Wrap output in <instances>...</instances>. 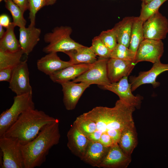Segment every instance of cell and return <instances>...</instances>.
I'll use <instances>...</instances> for the list:
<instances>
[{
    "instance_id": "1",
    "label": "cell",
    "mask_w": 168,
    "mask_h": 168,
    "mask_svg": "<svg viewBox=\"0 0 168 168\" xmlns=\"http://www.w3.org/2000/svg\"><path fill=\"white\" fill-rule=\"evenodd\" d=\"M135 109L119 99L112 108L97 106L82 115L95 123L96 131L101 136L109 135L116 144L124 130L135 125L133 114Z\"/></svg>"
},
{
    "instance_id": "2",
    "label": "cell",
    "mask_w": 168,
    "mask_h": 168,
    "mask_svg": "<svg viewBox=\"0 0 168 168\" xmlns=\"http://www.w3.org/2000/svg\"><path fill=\"white\" fill-rule=\"evenodd\" d=\"M59 123L56 119L46 124L34 139L21 145L25 168L39 167L45 162L50 149L59 142Z\"/></svg>"
},
{
    "instance_id": "3",
    "label": "cell",
    "mask_w": 168,
    "mask_h": 168,
    "mask_svg": "<svg viewBox=\"0 0 168 168\" xmlns=\"http://www.w3.org/2000/svg\"><path fill=\"white\" fill-rule=\"evenodd\" d=\"M56 119L43 111L29 110L19 116L4 136L14 138L21 145H25L34 139L45 125Z\"/></svg>"
},
{
    "instance_id": "4",
    "label": "cell",
    "mask_w": 168,
    "mask_h": 168,
    "mask_svg": "<svg viewBox=\"0 0 168 168\" xmlns=\"http://www.w3.org/2000/svg\"><path fill=\"white\" fill-rule=\"evenodd\" d=\"M72 32L70 27L61 26L56 27L51 32L46 33L44 40L49 44L43 48V52L47 54L58 52L65 53L83 46L71 38Z\"/></svg>"
},
{
    "instance_id": "5",
    "label": "cell",
    "mask_w": 168,
    "mask_h": 168,
    "mask_svg": "<svg viewBox=\"0 0 168 168\" xmlns=\"http://www.w3.org/2000/svg\"><path fill=\"white\" fill-rule=\"evenodd\" d=\"M11 106L3 111L0 115V137L4 136L8 129L17 120L23 112L35 109L32 93L17 96L13 98Z\"/></svg>"
},
{
    "instance_id": "6",
    "label": "cell",
    "mask_w": 168,
    "mask_h": 168,
    "mask_svg": "<svg viewBox=\"0 0 168 168\" xmlns=\"http://www.w3.org/2000/svg\"><path fill=\"white\" fill-rule=\"evenodd\" d=\"M0 168H25L21 145L17 140L4 136L0 137Z\"/></svg>"
},
{
    "instance_id": "7",
    "label": "cell",
    "mask_w": 168,
    "mask_h": 168,
    "mask_svg": "<svg viewBox=\"0 0 168 168\" xmlns=\"http://www.w3.org/2000/svg\"><path fill=\"white\" fill-rule=\"evenodd\" d=\"M108 59L99 57L91 68L72 81L76 82H85L91 85L97 84L99 86L110 84L111 82L107 69Z\"/></svg>"
},
{
    "instance_id": "8",
    "label": "cell",
    "mask_w": 168,
    "mask_h": 168,
    "mask_svg": "<svg viewBox=\"0 0 168 168\" xmlns=\"http://www.w3.org/2000/svg\"><path fill=\"white\" fill-rule=\"evenodd\" d=\"M164 52V45L162 40L144 39L136 52L134 63L147 61L154 63L160 60Z\"/></svg>"
},
{
    "instance_id": "9",
    "label": "cell",
    "mask_w": 168,
    "mask_h": 168,
    "mask_svg": "<svg viewBox=\"0 0 168 168\" xmlns=\"http://www.w3.org/2000/svg\"><path fill=\"white\" fill-rule=\"evenodd\" d=\"M143 30L144 39L164 40L168 33V20L158 11L143 22Z\"/></svg>"
},
{
    "instance_id": "10",
    "label": "cell",
    "mask_w": 168,
    "mask_h": 168,
    "mask_svg": "<svg viewBox=\"0 0 168 168\" xmlns=\"http://www.w3.org/2000/svg\"><path fill=\"white\" fill-rule=\"evenodd\" d=\"M9 88L17 96L32 93L27 59L21 61L14 68Z\"/></svg>"
},
{
    "instance_id": "11",
    "label": "cell",
    "mask_w": 168,
    "mask_h": 168,
    "mask_svg": "<svg viewBox=\"0 0 168 168\" xmlns=\"http://www.w3.org/2000/svg\"><path fill=\"white\" fill-rule=\"evenodd\" d=\"M128 77L125 76L117 82L99 87L114 93L118 96L119 99L126 104L139 109L143 97L140 95L135 96L133 94L131 84L128 82Z\"/></svg>"
},
{
    "instance_id": "12",
    "label": "cell",
    "mask_w": 168,
    "mask_h": 168,
    "mask_svg": "<svg viewBox=\"0 0 168 168\" xmlns=\"http://www.w3.org/2000/svg\"><path fill=\"white\" fill-rule=\"evenodd\" d=\"M166 71H168V63H162L160 60L154 63L149 70L140 72L137 76H130L129 81L132 91L144 84H151L154 88L158 86L160 83L156 81L157 77L161 73Z\"/></svg>"
},
{
    "instance_id": "13",
    "label": "cell",
    "mask_w": 168,
    "mask_h": 168,
    "mask_svg": "<svg viewBox=\"0 0 168 168\" xmlns=\"http://www.w3.org/2000/svg\"><path fill=\"white\" fill-rule=\"evenodd\" d=\"M63 93V101L66 110H72L75 109L80 97L90 84L85 82L76 83L68 81L60 84Z\"/></svg>"
},
{
    "instance_id": "14",
    "label": "cell",
    "mask_w": 168,
    "mask_h": 168,
    "mask_svg": "<svg viewBox=\"0 0 168 168\" xmlns=\"http://www.w3.org/2000/svg\"><path fill=\"white\" fill-rule=\"evenodd\" d=\"M131 161V156L125 154L117 143L110 148L99 167L126 168Z\"/></svg>"
},
{
    "instance_id": "15",
    "label": "cell",
    "mask_w": 168,
    "mask_h": 168,
    "mask_svg": "<svg viewBox=\"0 0 168 168\" xmlns=\"http://www.w3.org/2000/svg\"><path fill=\"white\" fill-rule=\"evenodd\" d=\"M135 64L130 60L109 58L107 63V69L108 77L110 82H117L124 77H128Z\"/></svg>"
},
{
    "instance_id": "16",
    "label": "cell",
    "mask_w": 168,
    "mask_h": 168,
    "mask_svg": "<svg viewBox=\"0 0 168 168\" xmlns=\"http://www.w3.org/2000/svg\"><path fill=\"white\" fill-rule=\"evenodd\" d=\"M67 136L68 147L74 154L81 159L85 153L90 140L73 124L68 132Z\"/></svg>"
},
{
    "instance_id": "17",
    "label": "cell",
    "mask_w": 168,
    "mask_h": 168,
    "mask_svg": "<svg viewBox=\"0 0 168 168\" xmlns=\"http://www.w3.org/2000/svg\"><path fill=\"white\" fill-rule=\"evenodd\" d=\"M19 42L24 54L28 55L40 40L41 29L35 26L29 25L19 28Z\"/></svg>"
},
{
    "instance_id": "18",
    "label": "cell",
    "mask_w": 168,
    "mask_h": 168,
    "mask_svg": "<svg viewBox=\"0 0 168 168\" xmlns=\"http://www.w3.org/2000/svg\"><path fill=\"white\" fill-rule=\"evenodd\" d=\"M72 65L69 61L61 59L55 52L47 54L37 62L38 69L49 76L57 71Z\"/></svg>"
},
{
    "instance_id": "19",
    "label": "cell",
    "mask_w": 168,
    "mask_h": 168,
    "mask_svg": "<svg viewBox=\"0 0 168 168\" xmlns=\"http://www.w3.org/2000/svg\"><path fill=\"white\" fill-rule=\"evenodd\" d=\"M93 63L73 64L54 72L49 77L53 82L60 84L77 77L91 68Z\"/></svg>"
},
{
    "instance_id": "20",
    "label": "cell",
    "mask_w": 168,
    "mask_h": 168,
    "mask_svg": "<svg viewBox=\"0 0 168 168\" xmlns=\"http://www.w3.org/2000/svg\"><path fill=\"white\" fill-rule=\"evenodd\" d=\"M110 147H106L99 142L90 140L85 153L81 160L93 166L99 167Z\"/></svg>"
},
{
    "instance_id": "21",
    "label": "cell",
    "mask_w": 168,
    "mask_h": 168,
    "mask_svg": "<svg viewBox=\"0 0 168 168\" xmlns=\"http://www.w3.org/2000/svg\"><path fill=\"white\" fill-rule=\"evenodd\" d=\"M135 18L133 16L125 17L115 25L113 28L118 43L129 47L132 26Z\"/></svg>"
},
{
    "instance_id": "22",
    "label": "cell",
    "mask_w": 168,
    "mask_h": 168,
    "mask_svg": "<svg viewBox=\"0 0 168 168\" xmlns=\"http://www.w3.org/2000/svg\"><path fill=\"white\" fill-rule=\"evenodd\" d=\"M64 53L69 57V61L73 64L82 63L92 64L97 60L96 55L90 47L84 46Z\"/></svg>"
},
{
    "instance_id": "23",
    "label": "cell",
    "mask_w": 168,
    "mask_h": 168,
    "mask_svg": "<svg viewBox=\"0 0 168 168\" xmlns=\"http://www.w3.org/2000/svg\"><path fill=\"white\" fill-rule=\"evenodd\" d=\"M138 143V134L134 125L126 128L122 132L118 144L125 154L131 156Z\"/></svg>"
},
{
    "instance_id": "24",
    "label": "cell",
    "mask_w": 168,
    "mask_h": 168,
    "mask_svg": "<svg viewBox=\"0 0 168 168\" xmlns=\"http://www.w3.org/2000/svg\"><path fill=\"white\" fill-rule=\"evenodd\" d=\"M15 26L11 22L3 36L0 39V50L15 52L21 50L19 41L14 33Z\"/></svg>"
},
{
    "instance_id": "25",
    "label": "cell",
    "mask_w": 168,
    "mask_h": 168,
    "mask_svg": "<svg viewBox=\"0 0 168 168\" xmlns=\"http://www.w3.org/2000/svg\"><path fill=\"white\" fill-rule=\"evenodd\" d=\"M143 22L138 17H135L133 24L128 48L135 54L139 45L144 39Z\"/></svg>"
},
{
    "instance_id": "26",
    "label": "cell",
    "mask_w": 168,
    "mask_h": 168,
    "mask_svg": "<svg viewBox=\"0 0 168 168\" xmlns=\"http://www.w3.org/2000/svg\"><path fill=\"white\" fill-rule=\"evenodd\" d=\"M23 54L21 50L15 52L0 50V69L14 68L21 61V59Z\"/></svg>"
},
{
    "instance_id": "27",
    "label": "cell",
    "mask_w": 168,
    "mask_h": 168,
    "mask_svg": "<svg viewBox=\"0 0 168 168\" xmlns=\"http://www.w3.org/2000/svg\"><path fill=\"white\" fill-rule=\"evenodd\" d=\"M5 7L10 12L14 26L19 28L26 27V21L24 17V13L12 0H5Z\"/></svg>"
},
{
    "instance_id": "28",
    "label": "cell",
    "mask_w": 168,
    "mask_h": 168,
    "mask_svg": "<svg viewBox=\"0 0 168 168\" xmlns=\"http://www.w3.org/2000/svg\"><path fill=\"white\" fill-rule=\"evenodd\" d=\"M167 0H153L147 3L142 2L139 18L143 22L158 11L160 6Z\"/></svg>"
},
{
    "instance_id": "29",
    "label": "cell",
    "mask_w": 168,
    "mask_h": 168,
    "mask_svg": "<svg viewBox=\"0 0 168 168\" xmlns=\"http://www.w3.org/2000/svg\"><path fill=\"white\" fill-rule=\"evenodd\" d=\"M73 124L87 137L96 129L95 123L82 114L77 118Z\"/></svg>"
},
{
    "instance_id": "30",
    "label": "cell",
    "mask_w": 168,
    "mask_h": 168,
    "mask_svg": "<svg viewBox=\"0 0 168 168\" xmlns=\"http://www.w3.org/2000/svg\"><path fill=\"white\" fill-rule=\"evenodd\" d=\"M135 54L128 48L118 43L111 51L110 58H116L132 61L134 63Z\"/></svg>"
},
{
    "instance_id": "31",
    "label": "cell",
    "mask_w": 168,
    "mask_h": 168,
    "mask_svg": "<svg viewBox=\"0 0 168 168\" xmlns=\"http://www.w3.org/2000/svg\"><path fill=\"white\" fill-rule=\"evenodd\" d=\"M90 47L96 56L107 59L110 58L111 51L104 44L99 36L95 37L92 39Z\"/></svg>"
},
{
    "instance_id": "32",
    "label": "cell",
    "mask_w": 168,
    "mask_h": 168,
    "mask_svg": "<svg viewBox=\"0 0 168 168\" xmlns=\"http://www.w3.org/2000/svg\"><path fill=\"white\" fill-rule=\"evenodd\" d=\"M99 36L104 44L111 51L118 44L116 34L113 28L102 31Z\"/></svg>"
},
{
    "instance_id": "33",
    "label": "cell",
    "mask_w": 168,
    "mask_h": 168,
    "mask_svg": "<svg viewBox=\"0 0 168 168\" xmlns=\"http://www.w3.org/2000/svg\"><path fill=\"white\" fill-rule=\"evenodd\" d=\"M29 10V18L31 26H35L36 15L37 12L45 6V0H28Z\"/></svg>"
},
{
    "instance_id": "34",
    "label": "cell",
    "mask_w": 168,
    "mask_h": 168,
    "mask_svg": "<svg viewBox=\"0 0 168 168\" xmlns=\"http://www.w3.org/2000/svg\"><path fill=\"white\" fill-rule=\"evenodd\" d=\"M14 68H7L0 69V81L9 82L12 76Z\"/></svg>"
},
{
    "instance_id": "35",
    "label": "cell",
    "mask_w": 168,
    "mask_h": 168,
    "mask_svg": "<svg viewBox=\"0 0 168 168\" xmlns=\"http://www.w3.org/2000/svg\"><path fill=\"white\" fill-rule=\"evenodd\" d=\"M12 1L24 12L28 9V0H12Z\"/></svg>"
},
{
    "instance_id": "36",
    "label": "cell",
    "mask_w": 168,
    "mask_h": 168,
    "mask_svg": "<svg viewBox=\"0 0 168 168\" xmlns=\"http://www.w3.org/2000/svg\"><path fill=\"white\" fill-rule=\"evenodd\" d=\"M11 23L10 18L7 14H3L0 16V25L7 28Z\"/></svg>"
},
{
    "instance_id": "37",
    "label": "cell",
    "mask_w": 168,
    "mask_h": 168,
    "mask_svg": "<svg viewBox=\"0 0 168 168\" xmlns=\"http://www.w3.org/2000/svg\"><path fill=\"white\" fill-rule=\"evenodd\" d=\"M46 6L51 5L54 4L57 0H45Z\"/></svg>"
},
{
    "instance_id": "38",
    "label": "cell",
    "mask_w": 168,
    "mask_h": 168,
    "mask_svg": "<svg viewBox=\"0 0 168 168\" xmlns=\"http://www.w3.org/2000/svg\"><path fill=\"white\" fill-rule=\"evenodd\" d=\"M3 27V26L0 25V39L3 36L5 32Z\"/></svg>"
},
{
    "instance_id": "39",
    "label": "cell",
    "mask_w": 168,
    "mask_h": 168,
    "mask_svg": "<svg viewBox=\"0 0 168 168\" xmlns=\"http://www.w3.org/2000/svg\"><path fill=\"white\" fill-rule=\"evenodd\" d=\"M140 0L142 2H143L145 3H147L153 0Z\"/></svg>"
},
{
    "instance_id": "40",
    "label": "cell",
    "mask_w": 168,
    "mask_h": 168,
    "mask_svg": "<svg viewBox=\"0 0 168 168\" xmlns=\"http://www.w3.org/2000/svg\"><path fill=\"white\" fill-rule=\"evenodd\" d=\"M5 0H0V2H2V1H5Z\"/></svg>"
}]
</instances>
